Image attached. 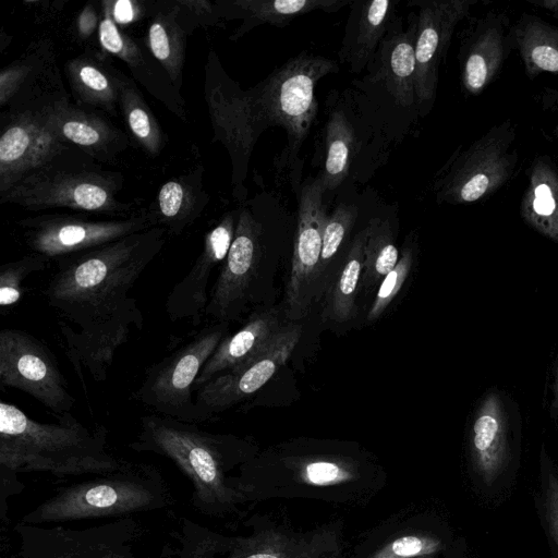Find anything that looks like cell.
Returning <instances> with one entry per match:
<instances>
[{
  "instance_id": "1",
  "label": "cell",
  "mask_w": 558,
  "mask_h": 558,
  "mask_svg": "<svg viewBox=\"0 0 558 558\" xmlns=\"http://www.w3.org/2000/svg\"><path fill=\"white\" fill-rule=\"evenodd\" d=\"M166 235L165 228L153 227L54 260L43 294L82 380L87 374L105 381L118 349L143 328V313L130 292L162 250Z\"/></svg>"
},
{
  "instance_id": "2",
  "label": "cell",
  "mask_w": 558,
  "mask_h": 558,
  "mask_svg": "<svg viewBox=\"0 0 558 558\" xmlns=\"http://www.w3.org/2000/svg\"><path fill=\"white\" fill-rule=\"evenodd\" d=\"M39 422L13 403L0 401V515L7 501L24 485L20 473L45 472L57 478L100 475L121 469L128 460L108 445V429L84 426L71 412Z\"/></svg>"
},
{
  "instance_id": "3",
  "label": "cell",
  "mask_w": 558,
  "mask_h": 558,
  "mask_svg": "<svg viewBox=\"0 0 558 558\" xmlns=\"http://www.w3.org/2000/svg\"><path fill=\"white\" fill-rule=\"evenodd\" d=\"M70 101L52 53L20 87L0 116V195L70 146L54 128L57 110Z\"/></svg>"
},
{
  "instance_id": "4",
  "label": "cell",
  "mask_w": 558,
  "mask_h": 558,
  "mask_svg": "<svg viewBox=\"0 0 558 558\" xmlns=\"http://www.w3.org/2000/svg\"><path fill=\"white\" fill-rule=\"evenodd\" d=\"M173 502L168 483L155 465L128 461L117 471L61 486L21 522L50 525L128 518L163 510Z\"/></svg>"
},
{
  "instance_id": "5",
  "label": "cell",
  "mask_w": 558,
  "mask_h": 558,
  "mask_svg": "<svg viewBox=\"0 0 558 558\" xmlns=\"http://www.w3.org/2000/svg\"><path fill=\"white\" fill-rule=\"evenodd\" d=\"M123 184L121 172L70 145L1 194L0 203L32 211L69 209L123 218L134 214L133 205L118 197Z\"/></svg>"
},
{
  "instance_id": "6",
  "label": "cell",
  "mask_w": 558,
  "mask_h": 558,
  "mask_svg": "<svg viewBox=\"0 0 558 558\" xmlns=\"http://www.w3.org/2000/svg\"><path fill=\"white\" fill-rule=\"evenodd\" d=\"M129 447L169 459L190 481L193 508L203 515H219L231 499L226 471L233 444L209 433L198 423L160 414L141 417L140 429Z\"/></svg>"
},
{
  "instance_id": "7",
  "label": "cell",
  "mask_w": 558,
  "mask_h": 558,
  "mask_svg": "<svg viewBox=\"0 0 558 558\" xmlns=\"http://www.w3.org/2000/svg\"><path fill=\"white\" fill-rule=\"evenodd\" d=\"M338 71L339 65L335 60L301 51L252 87L268 125L280 126L287 133L282 167L296 158L315 121L317 83Z\"/></svg>"
},
{
  "instance_id": "8",
  "label": "cell",
  "mask_w": 558,
  "mask_h": 558,
  "mask_svg": "<svg viewBox=\"0 0 558 558\" xmlns=\"http://www.w3.org/2000/svg\"><path fill=\"white\" fill-rule=\"evenodd\" d=\"M205 100L207 102L214 141L227 149L232 165L233 195H246L244 181L257 140L269 128L252 88L243 90L222 68L211 50L205 66Z\"/></svg>"
},
{
  "instance_id": "9",
  "label": "cell",
  "mask_w": 558,
  "mask_h": 558,
  "mask_svg": "<svg viewBox=\"0 0 558 558\" xmlns=\"http://www.w3.org/2000/svg\"><path fill=\"white\" fill-rule=\"evenodd\" d=\"M228 322H215L184 345L149 366L132 398L157 414L185 422H204L195 402V381L220 342Z\"/></svg>"
},
{
  "instance_id": "10",
  "label": "cell",
  "mask_w": 558,
  "mask_h": 558,
  "mask_svg": "<svg viewBox=\"0 0 558 558\" xmlns=\"http://www.w3.org/2000/svg\"><path fill=\"white\" fill-rule=\"evenodd\" d=\"M19 549L11 558H141L144 535L134 517L110 519L82 529L19 522Z\"/></svg>"
},
{
  "instance_id": "11",
  "label": "cell",
  "mask_w": 558,
  "mask_h": 558,
  "mask_svg": "<svg viewBox=\"0 0 558 558\" xmlns=\"http://www.w3.org/2000/svg\"><path fill=\"white\" fill-rule=\"evenodd\" d=\"M31 252L49 260L89 251L155 227L147 209L123 218L96 219L84 214H41L16 222Z\"/></svg>"
},
{
  "instance_id": "12",
  "label": "cell",
  "mask_w": 558,
  "mask_h": 558,
  "mask_svg": "<svg viewBox=\"0 0 558 558\" xmlns=\"http://www.w3.org/2000/svg\"><path fill=\"white\" fill-rule=\"evenodd\" d=\"M0 385L29 395L53 415L70 412L76 401L53 352L21 329L0 331Z\"/></svg>"
},
{
  "instance_id": "13",
  "label": "cell",
  "mask_w": 558,
  "mask_h": 558,
  "mask_svg": "<svg viewBox=\"0 0 558 558\" xmlns=\"http://www.w3.org/2000/svg\"><path fill=\"white\" fill-rule=\"evenodd\" d=\"M468 425L472 465L492 486L513 458L522 429L519 405L506 390L490 387L476 400Z\"/></svg>"
},
{
  "instance_id": "14",
  "label": "cell",
  "mask_w": 558,
  "mask_h": 558,
  "mask_svg": "<svg viewBox=\"0 0 558 558\" xmlns=\"http://www.w3.org/2000/svg\"><path fill=\"white\" fill-rule=\"evenodd\" d=\"M324 194L318 175L301 189L294 250L286 289L287 315L291 319L306 316L316 294L323 231L327 219Z\"/></svg>"
},
{
  "instance_id": "15",
  "label": "cell",
  "mask_w": 558,
  "mask_h": 558,
  "mask_svg": "<svg viewBox=\"0 0 558 558\" xmlns=\"http://www.w3.org/2000/svg\"><path fill=\"white\" fill-rule=\"evenodd\" d=\"M263 226L252 210H239L234 238L210 291L205 315L215 322L235 319L243 311L262 259Z\"/></svg>"
},
{
  "instance_id": "16",
  "label": "cell",
  "mask_w": 558,
  "mask_h": 558,
  "mask_svg": "<svg viewBox=\"0 0 558 558\" xmlns=\"http://www.w3.org/2000/svg\"><path fill=\"white\" fill-rule=\"evenodd\" d=\"M301 333L300 325L282 326L250 361L201 387L195 393V402L204 421L247 399L266 385L290 357Z\"/></svg>"
},
{
  "instance_id": "17",
  "label": "cell",
  "mask_w": 558,
  "mask_h": 558,
  "mask_svg": "<svg viewBox=\"0 0 558 558\" xmlns=\"http://www.w3.org/2000/svg\"><path fill=\"white\" fill-rule=\"evenodd\" d=\"M473 1H412L418 8L415 39V107L422 117L432 109L439 69L458 23L468 15Z\"/></svg>"
},
{
  "instance_id": "18",
  "label": "cell",
  "mask_w": 558,
  "mask_h": 558,
  "mask_svg": "<svg viewBox=\"0 0 558 558\" xmlns=\"http://www.w3.org/2000/svg\"><path fill=\"white\" fill-rule=\"evenodd\" d=\"M239 210L226 213L204 236L201 252L187 274L171 289L166 300L170 320L202 323L209 302L207 287L213 271L221 267L234 238Z\"/></svg>"
},
{
  "instance_id": "19",
  "label": "cell",
  "mask_w": 558,
  "mask_h": 558,
  "mask_svg": "<svg viewBox=\"0 0 558 558\" xmlns=\"http://www.w3.org/2000/svg\"><path fill=\"white\" fill-rule=\"evenodd\" d=\"M507 148L490 135L459 156L449 170L435 182L440 203H473L498 187L509 174Z\"/></svg>"
},
{
  "instance_id": "20",
  "label": "cell",
  "mask_w": 558,
  "mask_h": 558,
  "mask_svg": "<svg viewBox=\"0 0 558 558\" xmlns=\"http://www.w3.org/2000/svg\"><path fill=\"white\" fill-rule=\"evenodd\" d=\"M112 0L101 2L102 16L98 28L101 48L123 61L133 80L138 82L154 98L171 113L186 121L185 100L175 88L168 73L155 59L149 49L121 32L112 16Z\"/></svg>"
},
{
  "instance_id": "21",
  "label": "cell",
  "mask_w": 558,
  "mask_h": 558,
  "mask_svg": "<svg viewBox=\"0 0 558 558\" xmlns=\"http://www.w3.org/2000/svg\"><path fill=\"white\" fill-rule=\"evenodd\" d=\"M417 14L411 12L407 29L399 19L380 43L368 64V80L385 85L393 101L403 107H415V39Z\"/></svg>"
},
{
  "instance_id": "22",
  "label": "cell",
  "mask_w": 558,
  "mask_h": 558,
  "mask_svg": "<svg viewBox=\"0 0 558 558\" xmlns=\"http://www.w3.org/2000/svg\"><path fill=\"white\" fill-rule=\"evenodd\" d=\"M54 128L62 142L104 165H113L119 155L131 146L130 136L104 114L71 101L57 110Z\"/></svg>"
},
{
  "instance_id": "23",
  "label": "cell",
  "mask_w": 558,
  "mask_h": 558,
  "mask_svg": "<svg viewBox=\"0 0 558 558\" xmlns=\"http://www.w3.org/2000/svg\"><path fill=\"white\" fill-rule=\"evenodd\" d=\"M397 5L392 0L352 1L338 53L351 72L360 73L368 66L384 37L400 19Z\"/></svg>"
},
{
  "instance_id": "24",
  "label": "cell",
  "mask_w": 558,
  "mask_h": 558,
  "mask_svg": "<svg viewBox=\"0 0 558 558\" xmlns=\"http://www.w3.org/2000/svg\"><path fill=\"white\" fill-rule=\"evenodd\" d=\"M507 19L486 16L471 29L460 48L461 81L470 94L480 93L497 74L512 45Z\"/></svg>"
},
{
  "instance_id": "25",
  "label": "cell",
  "mask_w": 558,
  "mask_h": 558,
  "mask_svg": "<svg viewBox=\"0 0 558 558\" xmlns=\"http://www.w3.org/2000/svg\"><path fill=\"white\" fill-rule=\"evenodd\" d=\"M203 178L204 168L197 165L165 182L147 209L153 225L165 228L168 235H180L191 227L209 203Z\"/></svg>"
},
{
  "instance_id": "26",
  "label": "cell",
  "mask_w": 558,
  "mask_h": 558,
  "mask_svg": "<svg viewBox=\"0 0 558 558\" xmlns=\"http://www.w3.org/2000/svg\"><path fill=\"white\" fill-rule=\"evenodd\" d=\"M64 73L77 106L118 116L124 73L105 56L82 53L65 62Z\"/></svg>"
},
{
  "instance_id": "27",
  "label": "cell",
  "mask_w": 558,
  "mask_h": 558,
  "mask_svg": "<svg viewBox=\"0 0 558 558\" xmlns=\"http://www.w3.org/2000/svg\"><path fill=\"white\" fill-rule=\"evenodd\" d=\"M276 311L253 313L232 336H227L204 365L195 381V392L217 376L228 373L254 357L281 329Z\"/></svg>"
},
{
  "instance_id": "28",
  "label": "cell",
  "mask_w": 558,
  "mask_h": 558,
  "mask_svg": "<svg viewBox=\"0 0 558 558\" xmlns=\"http://www.w3.org/2000/svg\"><path fill=\"white\" fill-rule=\"evenodd\" d=\"M187 12L180 1L158 10L149 22L145 44L180 92L183 85L186 40L193 26Z\"/></svg>"
},
{
  "instance_id": "29",
  "label": "cell",
  "mask_w": 558,
  "mask_h": 558,
  "mask_svg": "<svg viewBox=\"0 0 558 558\" xmlns=\"http://www.w3.org/2000/svg\"><path fill=\"white\" fill-rule=\"evenodd\" d=\"M351 3L352 1L347 0H235L226 2L228 5L227 16L243 20L230 39L236 40L263 24L284 27L304 14L314 11L332 13Z\"/></svg>"
},
{
  "instance_id": "30",
  "label": "cell",
  "mask_w": 558,
  "mask_h": 558,
  "mask_svg": "<svg viewBox=\"0 0 558 558\" xmlns=\"http://www.w3.org/2000/svg\"><path fill=\"white\" fill-rule=\"evenodd\" d=\"M521 214L531 228L558 243V169L544 158L531 167Z\"/></svg>"
},
{
  "instance_id": "31",
  "label": "cell",
  "mask_w": 558,
  "mask_h": 558,
  "mask_svg": "<svg viewBox=\"0 0 558 558\" xmlns=\"http://www.w3.org/2000/svg\"><path fill=\"white\" fill-rule=\"evenodd\" d=\"M512 45H515L526 70L558 73V27L524 15L512 28Z\"/></svg>"
},
{
  "instance_id": "32",
  "label": "cell",
  "mask_w": 558,
  "mask_h": 558,
  "mask_svg": "<svg viewBox=\"0 0 558 558\" xmlns=\"http://www.w3.org/2000/svg\"><path fill=\"white\" fill-rule=\"evenodd\" d=\"M355 145V130L347 113L341 109L332 110L325 124V160L318 173L325 193L347 179Z\"/></svg>"
},
{
  "instance_id": "33",
  "label": "cell",
  "mask_w": 558,
  "mask_h": 558,
  "mask_svg": "<svg viewBox=\"0 0 558 558\" xmlns=\"http://www.w3.org/2000/svg\"><path fill=\"white\" fill-rule=\"evenodd\" d=\"M119 109L129 133L150 157H157L167 144V135L140 92L136 82L124 74Z\"/></svg>"
},
{
  "instance_id": "34",
  "label": "cell",
  "mask_w": 558,
  "mask_h": 558,
  "mask_svg": "<svg viewBox=\"0 0 558 558\" xmlns=\"http://www.w3.org/2000/svg\"><path fill=\"white\" fill-rule=\"evenodd\" d=\"M366 239L365 227L355 235L343 267L328 291L322 313L323 319L343 323L354 315L356 291L363 275Z\"/></svg>"
},
{
  "instance_id": "35",
  "label": "cell",
  "mask_w": 558,
  "mask_h": 558,
  "mask_svg": "<svg viewBox=\"0 0 558 558\" xmlns=\"http://www.w3.org/2000/svg\"><path fill=\"white\" fill-rule=\"evenodd\" d=\"M366 228L362 283L369 291L395 268L400 257L387 219L373 218Z\"/></svg>"
},
{
  "instance_id": "36",
  "label": "cell",
  "mask_w": 558,
  "mask_h": 558,
  "mask_svg": "<svg viewBox=\"0 0 558 558\" xmlns=\"http://www.w3.org/2000/svg\"><path fill=\"white\" fill-rule=\"evenodd\" d=\"M49 40L33 43L13 62L0 72V107L3 108L25 81L52 54Z\"/></svg>"
},
{
  "instance_id": "37",
  "label": "cell",
  "mask_w": 558,
  "mask_h": 558,
  "mask_svg": "<svg viewBox=\"0 0 558 558\" xmlns=\"http://www.w3.org/2000/svg\"><path fill=\"white\" fill-rule=\"evenodd\" d=\"M49 262L44 255L31 252L0 266L1 312L12 307L21 300L24 281L31 275L45 270Z\"/></svg>"
},
{
  "instance_id": "38",
  "label": "cell",
  "mask_w": 558,
  "mask_h": 558,
  "mask_svg": "<svg viewBox=\"0 0 558 558\" xmlns=\"http://www.w3.org/2000/svg\"><path fill=\"white\" fill-rule=\"evenodd\" d=\"M357 218V207L352 204L340 203L327 216L320 254L319 272L323 275L327 265L339 251L340 245L353 228Z\"/></svg>"
},
{
  "instance_id": "39",
  "label": "cell",
  "mask_w": 558,
  "mask_h": 558,
  "mask_svg": "<svg viewBox=\"0 0 558 558\" xmlns=\"http://www.w3.org/2000/svg\"><path fill=\"white\" fill-rule=\"evenodd\" d=\"M413 264V248L407 246L395 266L380 281L377 293L368 310L366 319L374 322L381 316L388 305L399 293L405 282Z\"/></svg>"
},
{
  "instance_id": "40",
  "label": "cell",
  "mask_w": 558,
  "mask_h": 558,
  "mask_svg": "<svg viewBox=\"0 0 558 558\" xmlns=\"http://www.w3.org/2000/svg\"><path fill=\"white\" fill-rule=\"evenodd\" d=\"M439 543L434 539H424L416 536H404L396 539L389 547L388 551H384L379 558H405L420 554L435 551Z\"/></svg>"
},
{
  "instance_id": "41",
  "label": "cell",
  "mask_w": 558,
  "mask_h": 558,
  "mask_svg": "<svg viewBox=\"0 0 558 558\" xmlns=\"http://www.w3.org/2000/svg\"><path fill=\"white\" fill-rule=\"evenodd\" d=\"M545 511L551 536L558 545V478L551 472L547 475Z\"/></svg>"
},
{
  "instance_id": "42",
  "label": "cell",
  "mask_w": 558,
  "mask_h": 558,
  "mask_svg": "<svg viewBox=\"0 0 558 558\" xmlns=\"http://www.w3.org/2000/svg\"><path fill=\"white\" fill-rule=\"evenodd\" d=\"M306 477L314 484L323 485L343 477V473L336 463L317 461L306 466Z\"/></svg>"
},
{
  "instance_id": "43",
  "label": "cell",
  "mask_w": 558,
  "mask_h": 558,
  "mask_svg": "<svg viewBox=\"0 0 558 558\" xmlns=\"http://www.w3.org/2000/svg\"><path fill=\"white\" fill-rule=\"evenodd\" d=\"M100 19L92 4H86L77 16L76 33L80 38L87 39L99 28Z\"/></svg>"
},
{
  "instance_id": "44",
  "label": "cell",
  "mask_w": 558,
  "mask_h": 558,
  "mask_svg": "<svg viewBox=\"0 0 558 558\" xmlns=\"http://www.w3.org/2000/svg\"><path fill=\"white\" fill-rule=\"evenodd\" d=\"M112 16L117 24H129L141 16L140 3L130 0L113 1Z\"/></svg>"
},
{
  "instance_id": "45",
  "label": "cell",
  "mask_w": 558,
  "mask_h": 558,
  "mask_svg": "<svg viewBox=\"0 0 558 558\" xmlns=\"http://www.w3.org/2000/svg\"><path fill=\"white\" fill-rule=\"evenodd\" d=\"M550 399L548 402L549 417L558 423V351L551 367Z\"/></svg>"
}]
</instances>
